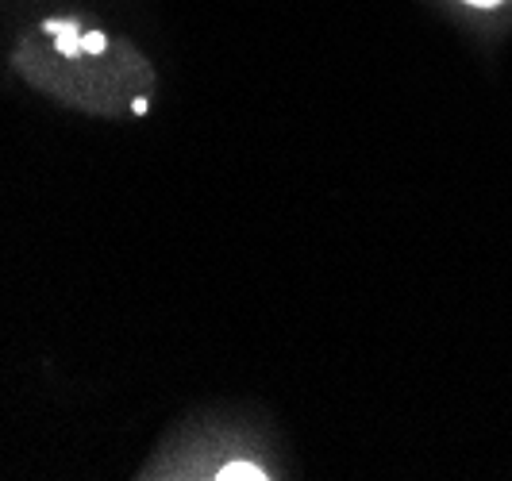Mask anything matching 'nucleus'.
I'll list each match as a JSON object with an SVG mask.
<instances>
[{"label":"nucleus","instance_id":"2","mask_svg":"<svg viewBox=\"0 0 512 481\" xmlns=\"http://www.w3.org/2000/svg\"><path fill=\"white\" fill-rule=\"evenodd\" d=\"M81 47L97 54V51H104V39H101V35H85V39H81Z\"/></svg>","mask_w":512,"mask_h":481},{"label":"nucleus","instance_id":"1","mask_svg":"<svg viewBox=\"0 0 512 481\" xmlns=\"http://www.w3.org/2000/svg\"><path fill=\"white\" fill-rule=\"evenodd\" d=\"M220 478H262L255 466H243V462H231V466H224L220 470Z\"/></svg>","mask_w":512,"mask_h":481},{"label":"nucleus","instance_id":"3","mask_svg":"<svg viewBox=\"0 0 512 481\" xmlns=\"http://www.w3.org/2000/svg\"><path fill=\"white\" fill-rule=\"evenodd\" d=\"M466 4H474V8H493V4H501V0H466Z\"/></svg>","mask_w":512,"mask_h":481}]
</instances>
